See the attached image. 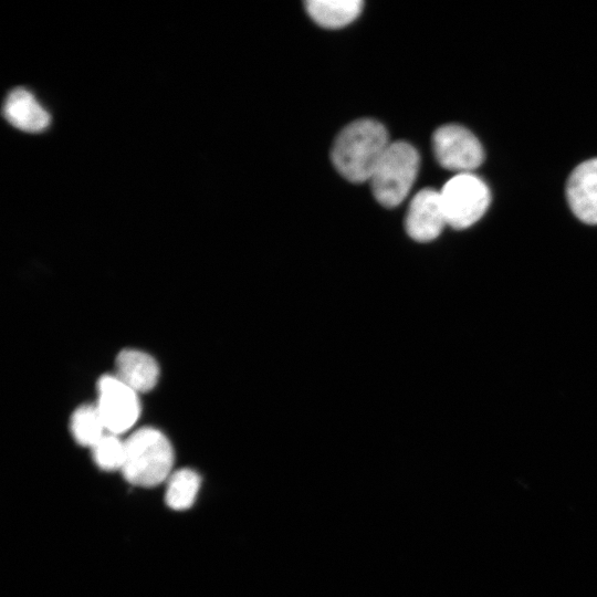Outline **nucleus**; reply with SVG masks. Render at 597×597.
I'll return each mask as SVG.
<instances>
[{
  "instance_id": "1",
  "label": "nucleus",
  "mask_w": 597,
  "mask_h": 597,
  "mask_svg": "<svg viewBox=\"0 0 597 597\" xmlns=\"http://www.w3.org/2000/svg\"><path fill=\"white\" fill-rule=\"evenodd\" d=\"M383 124L370 118L352 122L335 138L331 150L337 171L352 182L369 180L389 146Z\"/></svg>"
},
{
  "instance_id": "2",
  "label": "nucleus",
  "mask_w": 597,
  "mask_h": 597,
  "mask_svg": "<svg viewBox=\"0 0 597 597\" xmlns=\"http://www.w3.org/2000/svg\"><path fill=\"white\" fill-rule=\"evenodd\" d=\"M122 468L125 479L138 486H155L169 478L174 450L159 430L150 427L135 431L126 441Z\"/></svg>"
},
{
  "instance_id": "3",
  "label": "nucleus",
  "mask_w": 597,
  "mask_h": 597,
  "mask_svg": "<svg viewBox=\"0 0 597 597\" xmlns=\"http://www.w3.org/2000/svg\"><path fill=\"white\" fill-rule=\"evenodd\" d=\"M419 169L418 151L406 142L390 143L369 181L376 200L386 208L400 205L409 193Z\"/></svg>"
},
{
  "instance_id": "4",
  "label": "nucleus",
  "mask_w": 597,
  "mask_h": 597,
  "mask_svg": "<svg viewBox=\"0 0 597 597\" xmlns=\"http://www.w3.org/2000/svg\"><path fill=\"white\" fill-rule=\"evenodd\" d=\"M447 224L462 230L485 213L491 193L486 184L472 172L457 174L440 191Z\"/></svg>"
},
{
  "instance_id": "5",
  "label": "nucleus",
  "mask_w": 597,
  "mask_h": 597,
  "mask_svg": "<svg viewBox=\"0 0 597 597\" xmlns=\"http://www.w3.org/2000/svg\"><path fill=\"white\" fill-rule=\"evenodd\" d=\"M96 408L105 429L112 434L127 431L137 420L140 405L137 392L116 375H105L98 380Z\"/></svg>"
},
{
  "instance_id": "6",
  "label": "nucleus",
  "mask_w": 597,
  "mask_h": 597,
  "mask_svg": "<svg viewBox=\"0 0 597 597\" xmlns=\"http://www.w3.org/2000/svg\"><path fill=\"white\" fill-rule=\"evenodd\" d=\"M432 147L438 163L458 174L471 172L484 158L479 139L469 129L455 124L439 127L433 133Z\"/></svg>"
},
{
  "instance_id": "7",
  "label": "nucleus",
  "mask_w": 597,
  "mask_h": 597,
  "mask_svg": "<svg viewBox=\"0 0 597 597\" xmlns=\"http://www.w3.org/2000/svg\"><path fill=\"white\" fill-rule=\"evenodd\" d=\"M448 226L440 191L426 188L418 191L410 201L405 229L408 235L418 242L437 239Z\"/></svg>"
},
{
  "instance_id": "8",
  "label": "nucleus",
  "mask_w": 597,
  "mask_h": 597,
  "mask_svg": "<svg viewBox=\"0 0 597 597\" xmlns=\"http://www.w3.org/2000/svg\"><path fill=\"white\" fill-rule=\"evenodd\" d=\"M566 195L573 213L580 221L597 224V158L588 159L573 170Z\"/></svg>"
},
{
  "instance_id": "9",
  "label": "nucleus",
  "mask_w": 597,
  "mask_h": 597,
  "mask_svg": "<svg viewBox=\"0 0 597 597\" xmlns=\"http://www.w3.org/2000/svg\"><path fill=\"white\" fill-rule=\"evenodd\" d=\"M3 116L12 126L28 133L42 132L51 122L50 114L23 87L9 92L3 103Z\"/></svg>"
},
{
  "instance_id": "10",
  "label": "nucleus",
  "mask_w": 597,
  "mask_h": 597,
  "mask_svg": "<svg viewBox=\"0 0 597 597\" xmlns=\"http://www.w3.org/2000/svg\"><path fill=\"white\" fill-rule=\"evenodd\" d=\"M116 376L136 392H145L157 384L159 368L149 354L127 348L117 355Z\"/></svg>"
},
{
  "instance_id": "11",
  "label": "nucleus",
  "mask_w": 597,
  "mask_h": 597,
  "mask_svg": "<svg viewBox=\"0 0 597 597\" xmlns=\"http://www.w3.org/2000/svg\"><path fill=\"white\" fill-rule=\"evenodd\" d=\"M363 4L360 0H308L305 8L317 24L337 29L354 21L359 15Z\"/></svg>"
},
{
  "instance_id": "12",
  "label": "nucleus",
  "mask_w": 597,
  "mask_h": 597,
  "mask_svg": "<svg viewBox=\"0 0 597 597\" xmlns=\"http://www.w3.org/2000/svg\"><path fill=\"white\" fill-rule=\"evenodd\" d=\"M200 476L190 469H181L169 475L165 494L166 504L175 511L189 509L198 494Z\"/></svg>"
},
{
  "instance_id": "13",
  "label": "nucleus",
  "mask_w": 597,
  "mask_h": 597,
  "mask_svg": "<svg viewBox=\"0 0 597 597\" xmlns=\"http://www.w3.org/2000/svg\"><path fill=\"white\" fill-rule=\"evenodd\" d=\"M104 430L96 406H81L71 417V432L81 446L92 448L104 436Z\"/></svg>"
},
{
  "instance_id": "14",
  "label": "nucleus",
  "mask_w": 597,
  "mask_h": 597,
  "mask_svg": "<svg viewBox=\"0 0 597 597\" xmlns=\"http://www.w3.org/2000/svg\"><path fill=\"white\" fill-rule=\"evenodd\" d=\"M93 459L96 464L106 471L123 468L126 454L125 441L116 434H104L93 447Z\"/></svg>"
}]
</instances>
